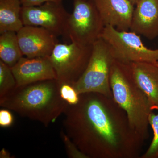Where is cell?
I'll use <instances>...</instances> for the list:
<instances>
[{"label":"cell","mask_w":158,"mask_h":158,"mask_svg":"<svg viewBox=\"0 0 158 158\" xmlns=\"http://www.w3.org/2000/svg\"><path fill=\"white\" fill-rule=\"evenodd\" d=\"M63 114V130L88 158L141 157L144 141L113 97L81 94L78 103L69 105Z\"/></svg>","instance_id":"6da1fadb"},{"label":"cell","mask_w":158,"mask_h":158,"mask_svg":"<svg viewBox=\"0 0 158 158\" xmlns=\"http://www.w3.org/2000/svg\"><path fill=\"white\" fill-rule=\"evenodd\" d=\"M60 86L57 79L17 86L0 98V106L48 127L64 113L69 105L61 98Z\"/></svg>","instance_id":"7a4b0ae2"},{"label":"cell","mask_w":158,"mask_h":158,"mask_svg":"<svg viewBox=\"0 0 158 158\" xmlns=\"http://www.w3.org/2000/svg\"><path fill=\"white\" fill-rule=\"evenodd\" d=\"M110 84L113 99L126 113L132 129L144 142L149 137V117L154 110L147 95L136 84L127 64L114 60Z\"/></svg>","instance_id":"3957f363"},{"label":"cell","mask_w":158,"mask_h":158,"mask_svg":"<svg viewBox=\"0 0 158 158\" xmlns=\"http://www.w3.org/2000/svg\"><path fill=\"white\" fill-rule=\"evenodd\" d=\"M114 58L110 48L99 38L93 44L87 68L73 86L79 94L96 92L113 97L110 84V73Z\"/></svg>","instance_id":"277c9868"},{"label":"cell","mask_w":158,"mask_h":158,"mask_svg":"<svg viewBox=\"0 0 158 158\" xmlns=\"http://www.w3.org/2000/svg\"><path fill=\"white\" fill-rule=\"evenodd\" d=\"M100 38L110 48L113 58L122 63L158 61V49L148 48L140 35L129 31H120L110 26L105 27Z\"/></svg>","instance_id":"5b68a950"},{"label":"cell","mask_w":158,"mask_h":158,"mask_svg":"<svg viewBox=\"0 0 158 158\" xmlns=\"http://www.w3.org/2000/svg\"><path fill=\"white\" fill-rule=\"evenodd\" d=\"M104 27L93 0H74L65 34L71 42L92 45L100 38Z\"/></svg>","instance_id":"8992f818"},{"label":"cell","mask_w":158,"mask_h":158,"mask_svg":"<svg viewBox=\"0 0 158 158\" xmlns=\"http://www.w3.org/2000/svg\"><path fill=\"white\" fill-rule=\"evenodd\" d=\"M92 48L74 42L56 44L49 57L60 84L73 85L79 80L87 68Z\"/></svg>","instance_id":"52a82bcc"},{"label":"cell","mask_w":158,"mask_h":158,"mask_svg":"<svg viewBox=\"0 0 158 158\" xmlns=\"http://www.w3.org/2000/svg\"><path fill=\"white\" fill-rule=\"evenodd\" d=\"M69 14L62 2H50L37 6H22L21 17L24 26L41 27L57 37L65 36Z\"/></svg>","instance_id":"ba28073f"},{"label":"cell","mask_w":158,"mask_h":158,"mask_svg":"<svg viewBox=\"0 0 158 158\" xmlns=\"http://www.w3.org/2000/svg\"><path fill=\"white\" fill-rule=\"evenodd\" d=\"M23 56L49 57L56 44V36L41 27L24 26L16 32Z\"/></svg>","instance_id":"9c48e42d"},{"label":"cell","mask_w":158,"mask_h":158,"mask_svg":"<svg viewBox=\"0 0 158 158\" xmlns=\"http://www.w3.org/2000/svg\"><path fill=\"white\" fill-rule=\"evenodd\" d=\"M11 68L17 86L57 79L49 56L32 58L23 56Z\"/></svg>","instance_id":"30bf717a"},{"label":"cell","mask_w":158,"mask_h":158,"mask_svg":"<svg viewBox=\"0 0 158 158\" xmlns=\"http://www.w3.org/2000/svg\"><path fill=\"white\" fill-rule=\"evenodd\" d=\"M105 27L129 31L134 6L130 0H93Z\"/></svg>","instance_id":"8fae6325"},{"label":"cell","mask_w":158,"mask_h":158,"mask_svg":"<svg viewBox=\"0 0 158 158\" xmlns=\"http://www.w3.org/2000/svg\"><path fill=\"white\" fill-rule=\"evenodd\" d=\"M130 31L152 40L158 36V0H139Z\"/></svg>","instance_id":"7c38bea8"},{"label":"cell","mask_w":158,"mask_h":158,"mask_svg":"<svg viewBox=\"0 0 158 158\" xmlns=\"http://www.w3.org/2000/svg\"><path fill=\"white\" fill-rule=\"evenodd\" d=\"M135 81L145 94L154 110L158 107V67L153 63L138 62L127 64Z\"/></svg>","instance_id":"4fadbf2b"},{"label":"cell","mask_w":158,"mask_h":158,"mask_svg":"<svg viewBox=\"0 0 158 158\" xmlns=\"http://www.w3.org/2000/svg\"><path fill=\"white\" fill-rule=\"evenodd\" d=\"M21 0H0V34L17 32L24 26L21 17Z\"/></svg>","instance_id":"5bb4252c"},{"label":"cell","mask_w":158,"mask_h":158,"mask_svg":"<svg viewBox=\"0 0 158 158\" xmlns=\"http://www.w3.org/2000/svg\"><path fill=\"white\" fill-rule=\"evenodd\" d=\"M23 56L16 32L8 31L0 36V60L12 68Z\"/></svg>","instance_id":"9a60e30c"},{"label":"cell","mask_w":158,"mask_h":158,"mask_svg":"<svg viewBox=\"0 0 158 158\" xmlns=\"http://www.w3.org/2000/svg\"><path fill=\"white\" fill-rule=\"evenodd\" d=\"M17 86L11 68L0 60V98L8 94Z\"/></svg>","instance_id":"2e32d148"},{"label":"cell","mask_w":158,"mask_h":158,"mask_svg":"<svg viewBox=\"0 0 158 158\" xmlns=\"http://www.w3.org/2000/svg\"><path fill=\"white\" fill-rule=\"evenodd\" d=\"M156 110H158V107ZM149 123L153 132V138L146 152L141 156V158H158V113L153 112L150 114Z\"/></svg>","instance_id":"e0dca14e"},{"label":"cell","mask_w":158,"mask_h":158,"mask_svg":"<svg viewBox=\"0 0 158 158\" xmlns=\"http://www.w3.org/2000/svg\"><path fill=\"white\" fill-rule=\"evenodd\" d=\"M60 136L65 147L66 154L71 158H88L80 151L73 141L65 134L63 129L60 131Z\"/></svg>","instance_id":"ac0fdd59"},{"label":"cell","mask_w":158,"mask_h":158,"mask_svg":"<svg viewBox=\"0 0 158 158\" xmlns=\"http://www.w3.org/2000/svg\"><path fill=\"white\" fill-rule=\"evenodd\" d=\"M60 93L61 98L70 106L76 105L80 100V94L73 85L67 83L61 84Z\"/></svg>","instance_id":"d6986e66"},{"label":"cell","mask_w":158,"mask_h":158,"mask_svg":"<svg viewBox=\"0 0 158 158\" xmlns=\"http://www.w3.org/2000/svg\"><path fill=\"white\" fill-rule=\"evenodd\" d=\"M14 122V117L10 110L2 109L0 110V126L8 127L11 126Z\"/></svg>","instance_id":"ffe728a7"},{"label":"cell","mask_w":158,"mask_h":158,"mask_svg":"<svg viewBox=\"0 0 158 158\" xmlns=\"http://www.w3.org/2000/svg\"><path fill=\"white\" fill-rule=\"evenodd\" d=\"M23 6H39L47 2H62V0H21Z\"/></svg>","instance_id":"44dd1931"},{"label":"cell","mask_w":158,"mask_h":158,"mask_svg":"<svg viewBox=\"0 0 158 158\" xmlns=\"http://www.w3.org/2000/svg\"><path fill=\"white\" fill-rule=\"evenodd\" d=\"M10 153L6 149L3 148L0 152V158H12Z\"/></svg>","instance_id":"7402d4cb"},{"label":"cell","mask_w":158,"mask_h":158,"mask_svg":"<svg viewBox=\"0 0 158 158\" xmlns=\"http://www.w3.org/2000/svg\"><path fill=\"white\" fill-rule=\"evenodd\" d=\"M130 1H131L135 6L136 4H137V3L139 2V0H130Z\"/></svg>","instance_id":"603a6c76"},{"label":"cell","mask_w":158,"mask_h":158,"mask_svg":"<svg viewBox=\"0 0 158 158\" xmlns=\"http://www.w3.org/2000/svg\"><path fill=\"white\" fill-rule=\"evenodd\" d=\"M155 64L156 65H157V66L158 67V61H157V62H156V63H155Z\"/></svg>","instance_id":"cb8c5ba5"}]
</instances>
